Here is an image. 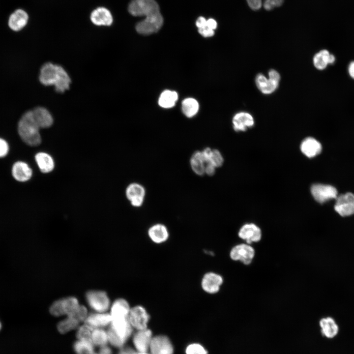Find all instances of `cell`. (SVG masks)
<instances>
[{"label": "cell", "mask_w": 354, "mask_h": 354, "mask_svg": "<svg viewBox=\"0 0 354 354\" xmlns=\"http://www.w3.org/2000/svg\"><path fill=\"white\" fill-rule=\"evenodd\" d=\"M212 150L209 148H206L203 151L202 153L206 162H208L210 157L211 155Z\"/></svg>", "instance_id": "cell-47"}, {"label": "cell", "mask_w": 354, "mask_h": 354, "mask_svg": "<svg viewBox=\"0 0 354 354\" xmlns=\"http://www.w3.org/2000/svg\"><path fill=\"white\" fill-rule=\"evenodd\" d=\"M348 71L350 75L354 79V61L350 63L349 66Z\"/></svg>", "instance_id": "cell-51"}, {"label": "cell", "mask_w": 354, "mask_h": 354, "mask_svg": "<svg viewBox=\"0 0 354 354\" xmlns=\"http://www.w3.org/2000/svg\"><path fill=\"white\" fill-rule=\"evenodd\" d=\"M86 299L89 305L98 312L103 313L109 307V299L104 292L89 291L86 294Z\"/></svg>", "instance_id": "cell-6"}, {"label": "cell", "mask_w": 354, "mask_h": 354, "mask_svg": "<svg viewBox=\"0 0 354 354\" xmlns=\"http://www.w3.org/2000/svg\"><path fill=\"white\" fill-rule=\"evenodd\" d=\"M322 335L327 338L333 339L338 334L339 327L335 319L330 316L322 318L319 321Z\"/></svg>", "instance_id": "cell-15"}, {"label": "cell", "mask_w": 354, "mask_h": 354, "mask_svg": "<svg viewBox=\"0 0 354 354\" xmlns=\"http://www.w3.org/2000/svg\"><path fill=\"white\" fill-rule=\"evenodd\" d=\"M40 129L34 118L32 111L25 113L18 124L20 137L24 142L30 146L35 147L40 144Z\"/></svg>", "instance_id": "cell-2"}, {"label": "cell", "mask_w": 354, "mask_h": 354, "mask_svg": "<svg viewBox=\"0 0 354 354\" xmlns=\"http://www.w3.org/2000/svg\"><path fill=\"white\" fill-rule=\"evenodd\" d=\"M208 28L214 30L217 28V22L213 19L206 20V25Z\"/></svg>", "instance_id": "cell-48"}, {"label": "cell", "mask_w": 354, "mask_h": 354, "mask_svg": "<svg viewBox=\"0 0 354 354\" xmlns=\"http://www.w3.org/2000/svg\"><path fill=\"white\" fill-rule=\"evenodd\" d=\"M128 319L132 327L141 330L147 328L149 316L144 307L138 305L130 309Z\"/></svg>", "instance_id": "cell-7"}, {"label": "cell", "mask_w": 354, "mask_h": 354, "mask_svg": "<svg viewBox=\"0 0 354 354\" xmlns=\"http://www.w3.org/2000/svg\"><path fill=\"white\" fill-rule=\"evenodd\" d=\"M199 33L205 37H209L214 34V30L206 26L204 28L198 29Z\"/></svg>", "instance_id": "cell-42"}, {"label": "cell", "mask_w": 354, "mask_h": 354, "mask_svg": "<svg viewBox=\"0 0 354 354\" xmlns=\"http://www.w3.org/2000/svg\"><path fill=\"white\" fill-rule=\"evenodd\" d=\"M35 160L40 170L43 173H50L54 169V161L52 156L47 153H37L35 156Z\"/></svg>", "instance_id": "cell-26"}, {"label": "cell", "mask_w": 354, "mask_h": 354, "mask_svg": "<svg viewBox=\"0 0 354 354\" xmlns=\"http://www.w3.org/2000/svg\"><path fill=\"white\" fill-rule=\"evenodd\" d=\"M322 149L320 143L312 137L305 138L300 145L302 152L309 158L314 157L318 155L321 152Z\"/></svg>", "instance_id": "cell-21"}, {"label": "cell", "mask_w": 354, "mask_h": 354, "mask_svg": "<svg viewBox=\"0 0 354 354\" xmlns=\"http://www.w3.org/2000/svg\"><path fill=\"white\" fill-rule=\"evenodd\" d=\"M206 163L202 152L201 151H196L194 153L190 160L192 169L199 176H202L205 173Z\"/></svg>", "instance_id": "cell-27"}, {"label": "cell", "mask_w": 354, "mask_h": 354, "mask_svg": "<svg viewBox=\"0 0 354 354\" xmlns=\"http://www.w3.org/2000/svg\"><path fill=\"white\" fill-rule=\"evenodd\" d=\"M268 78L274 79L280 82L281 78L280 75L276 70L271 69L268 71Z\"/></svg>", "instance_id": "cell-45"}, {"label": "cell", "mask_w": 354, "mask_h": 354, "mask_svg": "<svg viewBox=\"0 0 354 354\" xmlns=\"http://www.w3.org/2000/svg\"><path fill=\"white\" fill-rule=\"evenodd\" d=\"M186 354H207V351L201 345L192 344L189 345L186 349Z\"/></svg>", "instance_id": "cell-39"}, {"label": "cell", "mask_w": 354, "mask_h": 354, "mask_svg": "<svg viewBox=\"0 0 354 354\" xmlns=\"http://www.w3.org/2000/svg\"><path fill=\"white\" fill-rule=\"evenodd\" d=\"M223 283L221 275L213 272L206 273L201 281V287L207 293L214 294L218 292Z\"/></svg>", "instance_id": "cell-10"}, {"label": "cell", "mask_w": 354, "mask_h": 354, "mask_svg": "<svg viewBox=\"0 0 354 354\" xmlns=\"http://www.w3.org/2000/svg\"><path fill=\"white\" fill-rule=\"evenodd\" d=\"M334 61V56L326 50H322L316 53L313 59L314 66L319 70L325 69L328 64L333 63Z\"/></svg>", "instance_id": "cell-25"}, {"label": "cell", "mask_w": 354, "mask_h": 354, "mask_svg": "<svg viewBox=\"0 0 354 354\" xmlns=\"http://www.w3.org/2000/svg\"><path fill=\"white\" fill-rule=\"evenodd\" d=\"M135 354H149L148 352H136Z\"/></svg>", "instance_id": "cell-52"}, {"label": "cell", "mask_w": 354, "mask_h": 354, "mask_svg": "<svg viewBox=\"0 0 354 354\" xmlns=\"http://www.w3.org/2000/svg\"><path fill=\"white\" fill-rule=\"evenodd\" d=\"M151 331L147 328L138 330L133 337L134 345L139 352H148L152 340Z\"/></svg>", "instance_id": "cell-14"}, {"label": "cell", "mask_w": 354, "mask_h": 354, "mask_svg": "<svg viewBox=\"0 0 354 354\" xmlns=\"http://www.w3.org/2000/svg\"><path fill=\"white\" fill-rule=\"evenodd\" d=\"M239 237L245 240L246 243L251 244L253 242L260 241L262 238V231L260 228L253 223L243 225L238 232Z\"/></svg>", "instance_id": "cell-11"}, {"label": "cell", "mask_w": 354, "mask_h": 354, "mask_svg": "<svg viewBox=\"0 0 354 354\" xmlns=\"http://www.w3.org/2000/svg\"><path fill=\"white\" fill-rule=\"evenodd\" d=\"M51 314L55 316H60L64 315L61 299L58 300L54 302L50 308Z\"/></svg>", "instance_id": "cell-38"}, {"label": "cell", "mask_w": 354, "mask_h": 354, "mask_svg": "<svg viewBox=\"0 0 354 354\" xmlns=\"http://www.w3.org/2000/svg\"><path fill=\"white\" fill-rule=\"evenodd\" d=\"M74 348L77 354H93V343L89 340H79L75 343Z\"/></svg>", "instance_id": "cell-31"}, {"label": "cell", "mask_w": 354, "mask_h": 354, "mask_svg": "<svg viewBox=\"0 0 354 354\" xmlns=\"http://www.w3.org/2000/svg\"><path fill=\"white\" fill-rule=\"evenodd\" d=\"M163 24V18L160 12L147 17L136 26L137 31L144 35H148L158 31Z\"/></svg>", "instance_id": "cell-4"}, {"label": "cell", "mask_w": 354, "mask_h": 354, "mask_svg": "<svg viewBox=\"0 0 354 354\" xmlns=\"http://www.w3.org/2000/svg\"><path fill=\"white\" fill-rule=\"evenodd\" d=\"M9 151V146L7 142L0 138V158L5 157Z\"/></svg>", "instance_id": "cell-41"}, {"label": "cell", "mask_w": 354, "mask_h": 354, "mask_svg": "<svg viewBox=\"0 0 354 354\" xmlns=\"http://www.w3.org/2000/svg\"><path fill=\"white\" fill-rule=\"evenodd\" d=\"M128 9L129 12L134 16L147 17L160 12L159 6L154 0H133Z\"/></svg>", "instance_id": "cell-3"}, {"label": "cell", "mask_w": 354, "mask_h": 354, "mask_svg": "<svg viewBox=\"0 0 354 354\" xmlns=\"http://www.w3.org/2000/svg\"><path fill=\"white\" fill-rule=\"evenodd\" d=\"M182 110L183 114L188 118L195 116L199 110L197 101L192 98H187L182 102Z\"/></svg>", "instance_id": "cell-30"}, {"label": "cell", "mask_w": 354, "mask_h": 354, "mask_svg": "<svg viewBox=\"0 0 354 354\" xmlns=\"http://www.w3.org/2000/svg\"><path fill=\"white\" fill-rule=\"evenodd\" d=\"M64 314L67 316L73 313L79 306L77 299L74 297L61 299Z\"/></svg>", "instance_id": "cell-34"}, {"label": "cell", "mask_w": 354, "mask_h": 354, "mask_svg": "<svg viewBox=\"0 0 354 354\" xmlns=\"http://www.w3.org/2000/svg\"><path fill=\"white\" fill-rule=\"evenodd\" d=\"M284 0H266L263 4L264 8L267 11L280 6L283 3Z\"/></svg>", "instance_id": "cell-40"}, {"label": "cell", "mask_w": 354, "mask_h": 354, "mask_svg": "<svg viewBox=\"0 0 354 354\" xmlns=\"http://www.w3.org/2000/svg\"><path fill=\"white\" fill-rule=\"evenodd\" d=\"M233 128L236 131H245L254 124L252 116L245 112L236 113L233 118Z\"/></svg>", "instance_id": "cell-18"}, {"label": "cell", "mask_w": 354, "mask_h": 354, "mask_svg": "<svg viewBox=\"0 0 354 354\" xmlns=\"http://www.w3.org/2000/svg\"><path fill=\"white\" fill-rule=\"evenodd\" d=\"M256 85L258 88L264 94H269L273 87V83L271 79L267 78L264 74L259 73L255 78Z\"/></svg>", "instance_id": "cell-29"}, {"label": "cell", "mask_w": 354, "mask_h": 354, "mask_svg": "<svg viewBox=\"0 0 354 354\" xmlns=\"http://www.w3.org/2000/svg\"><path fill=\"white\" fill-rule=\"evenodd\" d=\"M90 20L93 24L99 26H109L113 21L110 11L102 7H98L91 12Z\"/></svg>", "instance_id": "cell-17"}, {"label": "cell", "mask_w": 354, "mask_h": 354, "mask_svg": "<svg viewBox=\"0 0 354 354\" xmlns=\"http://www.w3.org/2000/svg\"><path fill=\"white\" fill-rule=\"evenodd\" d=\"M149 350L151 354H173L174 351L169 339L162 335L152 337Z\"/></svg>", "instance_id": "cell-12"}, {"label": "cell", "mask_w": 354, "mask_h": 354, "mask_svg": "<svg viewBox=\"0 0 354 354\" xmlns=\"http://www.w3.org/2000/svg\"><path fill=\"white\" fill-rule=\"evenodd\" d=\"M250 8L253 10L260 9L262 5V0H246Z\"/></svg>", "instance_id": "cell-43"}, {"label": "cell", "mask_w": 354, "mask_h": 354, "mask_svg": "<svg viewBox=\"0 0 354 354\" xmlns=\"http://www.w3.org/2000/svg\"><path fill=\"white\" fill-rule=\"evenodd\" d=\"M79 322L74 318L68 317L60 322L58 325V329L61 333H65L74 328L78 325Z\"/></svg>", "instance_id": "cell-33"}, {"label": "cell", "mask_w": 354, "mask_h": 354, "mask_svg": "<svg viewBox=\"0 0 354 354\" xmlns=\"http://www.w3.org/2000/svg\"></svg>", "instance_id": "cell-54"}, {"label": "cell", "mask_w": 354, "mask_h": 354, "mask_svg": "<svg viewBox=\"0 0 354 354\" xmlns=\"http://www.w3.org/2000/svg\"><path fill=\"white\" fill-rule=\"evenodd\" d=\"M215 171V167L210 162H208L206 163L205 173H206L208 176H212L214 174Z\"/></svg>", "instance_id": "cell-44"}, {"label": "cell", "mask_w": 354, "mask_h": 354, "mask_svg": "<svg viewBox=\"0 0 354 354\" xmlns=\"http://www.w3.org/2000/svg\"><path fill=\"white\" fill-rule=\"evenodd\" d=\"M223 161V156L220 151L217 149H213L208 162L216 168L222 165Z\"/></svg>", "instance_id": "cell-37"}, {"label": "cell", "mask_w": 354, "mask_h": 354, "mask_svg": "<svg viewBox=\"0 0 354 354\" xmlns=\"http://www.w3.org/2000/svg\"><path fill=\"white\" fill-rule=\"evenodd\" d=\"M196 25L198 29L204 28L206 25V20L203 17H200L197 19Z\"/></svg>", "instance_id": "cell-46"}, {"label": "cell", "mask_w": 354, "mask_h": 354, "mask_svg": "<svg viewBox=\"0 0 354 354\" xmlns=\"http://www.w3.org/2000/svg\"><path fill=\"white\" fill-rule=\"evenodd\" d=\"M93 328L85 324L79 328L77 336L79 340L91 341V334Z\"/></svg>", "instance_id": "cell-35"}, {"label": "cell", "mask_w": 354, "mask_h": 354, "mask_svg": "<svg viewBox=\"0 0 354 354\" xmlns=\"http://www.w3.org/2000/svg\"><path fill=\"white\" fill-rule=\"evenodd\" d=\"M145 190L140 184L133 183L129 185L126 190V196L131 205L135 207L141 206L145 196Z\"/></svg>", "instance_id": "cell-16"}, {"label": "cell", "mask_w": 354, "mask_h": 354, "mask_svg": "<svg viewBox=\"0 0 354 354\" xmlns=\"http://www.w3.org/2000/svg\"><path fill=\"white\" fill-rule=\"evenodd\" d=\"M99 354H112V351L109 347L104 345L101 346Z\"/></svg>", "instance_id": "cell-49"}, {"label": "cell", "mask_w": 354, "mask_h": 354, "mask_svg": "<svg viewBox=\"0 0 354 354\" xmlns=\"http://www.w3.org/2000/svg\"><path fill=\"white\" fill-rule=\"evenodd\" d=\"M91 340L94 344L101 346H104L108 341V333L102 329L94 328L92 332Z\"/></svg>", "instance_id": "cell-32"}, {"label": "cell", "mask_w": 354, "mask_h": 354, "mask_svg": "<svg viewBox=\"0 0 354 354\" xmlns=\"http://www.w3.org/2000/svg\"><path fill=\"white\" fill-rule=\"evenodd\" d=\"M254 248L247 243H241L235 245L230 251L231 259L236 261H240L245 265H250L255 256Z\"/></svg>", "instance_id": "cell-5"}, {"label": "cell", "mask_w": 354, "mask_h": 354, "mask_svg": "<svg viewBox=\"0 0 354 354\" xmlns=\"http://www.w3.org/2000/svg\"><path fill=\"white\" fill-rule=\"evenodd\" d=\"M334 208L335 211L343 217L354 214V194L347 193L337 196Z\"/></svg>", "instance_id": "cell-9"}, {"label": "cell", "mask_w": 354, "mask_h": 354, "mask_svg": "<svg viewBox=\"0 0 354 354\" xmlns=\"http://www.w3.org/2000/svg\"><path fill=\"white\" fill-rule=\"evenodd\" d=\"M34 118L40 128H47L52 126L53 118L45 108L37 107L32 110Z\"/></svg>", "instance_id": "cell-20"}, {"label": "cell", "mask_w": 354, "mask_h": 354, "mask_svg": "<svg viewBox=\"0 0 354 354\" xmlns=\"http://www.w3.org/2000/svg\"><path fill=\"white\" fill-rule=\"evenodd\" d=\"M150 239L154 243L160 244L165 242L169 238V232L163 225L158 224L151 227L148 231Z\"/></svg>", "instance_id": "cell-23"}, {"label": "cell", "mask_w": 354, "mask_h": 354, "mask_svg": "<svg viewBox=\"0 0 354 354\" xmlns=\"http://www.w3.org/2000/svg\"><path fill=\"white\" fill-rule=\"evenodd\" d=\"M311 192L314 198L320 203H323L329 199H336L338 194L334 187L323 184L313 185Z\"/></svg>", "instance_id": "cell-8"}, {"label": "cell", "mask_w": 354, "mask_h": 354, "mask_svg": "<svg viewBox=\"0 0 354 354\" xmlns=\"http://www.w3.org/2000/svg\"><path fill=\"white\" fill-rule=\"evenodd\" d=\"M12 175L16 180L25 182L29 180L31 178L32 171V169L26 162L17 161L12 166Z\"/></svg>", "instance_id": "cell-19"}, {"label": "cell", "mask_w": 354, "mask_h": 354, "mask_svg": "<svg viewBox=\"0 0 354 354\" xmlns=\"http://www.w3.org/2000/svg\"><path fill=\"white\" fill-rule=\"evenodd\" d=\"M135 352L133 349L130 348H125L122 349L118 353V354H135Z\"/></svg>", "instance_id": "cell-50"}, {"label": "cell", "mask_w": 354, "mask_h": 354, "mask_svg": "<svg viewBox=\"0 0 354 354\" xmlns=\"http://www.w3.org/2000/svg\"><path fill=\"white\" fill-rule=\"evenodd\" d=\"M28 21L29 15L27 12L23 9L18 8L10 15L8 25L12 30L19 31L26 27Z\"/></svg>", "instance_id": "cell-13"}, {"label": "cell", "mask_w": 354, "mask_h": 354, "mask_svg": "<svg viewBox=\"0 0 354 354\" xmlns=\"http://www.w3.org/2000/svg\"><path fill=\"white\" fill-rule=\"evenodd\" d=\"M85 321L86 324L94 329L108 325L111 323L112 318L109 314L99 312L88 316Z\"/></svg>", "instance_id": "cell-24"}, {"label": "cell", "mask_w": 354, "mask_h": 354, "mask_svg": "<svg viewBox=\"0 0 354 354\" xmlns=\"http://www.w3.org/2000/svg\"><path fill=\"white\" fill-rule=\"evenodd\" d=\"M178 99L177 93L174 91L164 90L159 98V105L164 108H170L174 107Z\"/></svg>", "instance_id": "cell-28"}, {"label": "cell", "mask_w": 354, "mask_h": 354, "mask_svg": "<svg viewBox=\"0 0 354 354\" xmlns=\"http://www.w3.org/2000/svg\"><path fill=\"white\" fill-rule=\"evenodd\" d=\"M39 79L44 86H54L55 90L59 93H63L68 89L71 83L70 78L64 69L51 62L42 65Z\"/></svg>", "instance_id": "cell-1"}, {"label": "cell", "mask_w": 354, "mask_h": 354, "mask_svg": "<svg viewBox=\"0 0 354 354\" xmlns=\"http://www.w3.org/2000/svg\"><path fill=\"white\" fill-rule=\"evenodd\" d=\"M68 316L71 317L79 322L85 321L88 317L87 310L85 306L79 305L77 308Z\"/></svg>", "instance_id": "cell-36"}, {"label": "cell", "mask_w": 354, "mask_h": 354, "mask_svg": "<svg viewBox=\"0 0 354 354\" xmlns=\"http://www.w3.org/2000/svg\"><path fill=\"white\" fill-rule=\"evenodd\" d=\"M1 327H2V325H1V322H0V330L1 328Z\"/></svg>", "instance_id": "cell-53"}, {"label": "cell", "mask_w": 354, "mask_h": 354, "mask_svg": "<svg viewBox=\"0 0 354 354\" xmlns=\"http://www.w3.org/2000/svg\"><path fill=\"white\" fill-rule=\"evenodd\" d=\"M130 309L126 300L122 298L117 299L111 307L110 315L112 320L128 318Z\"/></svg>", "instance_id": "cell-22"}]
</instances>
